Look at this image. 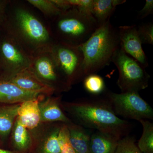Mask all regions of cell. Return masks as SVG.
<instances>
[{"mask_svg": "<svg viewBox=\"0 0 153 153\" xmlns=\"http://www.w3.org/2000/svg\"><path fill=\"white\" fill-rule=\"evenodd\" d=\"M111 62L119 71L117 84L121 92H139L149 86V74L143 66L120 47L113 55Z\"/></svg>", "mask_w": 153, "mask_h": 153, "instance_id": "5", "label": "cell"}, {"mask_svg": "<svg viewBox=\"0 0 153 153\" xmlns=\"http://www.w3.org/2000/svg\"><path fill=\"white\" fill-rule=\"evenodd\" d=\"M72 7L85 13L91 15L93 0H68Z\"/></svg>", "mask_w": 153, "mask_h": 153, "instance_id": "27", "label": "cell"}, {"mask_svg": "<svg viewBox=\"0 0 153 153\" xmlns=\"http://www.w3.org/2000/svg\"><path fill=\"white\" fill-rule=\"evenodd\" d=\"M58 141L60 153H75L70 143L69 131L66 124H62L60 127L58 134Z\"/></svg>", "mask_w": 153, "mask_h": 153, "instance_id": "25", "label": "cell"}, {"mask_svg": "<svg viewBox=\"0 0 153 153\" xmlns=\"http://www.w3.org/2000/svg\"><path fill=\"white\" fill-rule=\"evenodd\" d=\"M60 97L48 96L39 102L41 123H62L67 124L71 121L63 112Z\"/></svg>", "mask_w": 153, "mask_h": 153, "instance_id": "13", "label": "cell"}, {"mask_svg": "<svg viewBox=\"0 0 153 153\" xmlns=\"http://www.w3.org/2000/svg\"><path fill=\"white\" fill-rule=\"evenodd\" d=\"M30 66L40 79L55 91L66 92L71 86L58 67L51 51L40 52L30 58Z\"/></svg>", "mask_w": 153, "mask_h": 153, "instance_id": "9", "label": "cell"}, {"mask_svg": "<svg viewBox=\"0 0 153 153\" xmlns=\"http://www.w3.org/2000/svg\"><path fill=\"white\" fill-rule=\"evenodd\" d=\"M80 46L83 56L82 81L88 75L97 74L111 63L113 55L120 47L118 29L108 21L98 27L89 39Z\"/></svg>", "mask_w": 153, "mask_h": 153, "instance_id": "3", "label": "cell"}, {"mask_svg": "<svg viewBox=\"0 0 153 153\" xmlns=\"http://www.w3.org/2000/svg\"><path fill=\"white\" fill-rule=\"evenodd\" d=\"M104 94L114 112L119 117L139 122L153 119L152 108L139 92L117 93L107 89Z\"/></svg>", "mask_w": 153, "mask_h": 153, "instance_id": "6", "label": "cell"}, {"mask_svg": "<svg viewBox=\"0 0 153 153\" xmlns=\"http://www.w3.org/2000/svg\"><path fill=\"white\" fill-rule=\"evenodd\" d=\"M70 141L75 153H89L90 137L93 130L85 128L71 121L66 124Z\"/></svg>", "mask_w": 153, "mask_h": 153, "instance_id": "18", "label": "cell"}, {"mask_svg": "<svg viewBox=\"0 0 153 153\" xmlns=\"http://www.w3.org/2000/svg\"><path fill=\"white\" fill-rule=\"evenodd\" d=\"M117 29L122 49L145 68L148 67V59L143 49L137 25L122 26Z\"/></svg>", "mask_w": 153, "mask_h": 153, "instance_id": "11", "label": "cell"}, {"mask_svg": "<svg viewBox=\"0 0 153 153\" xmlns=\"http://www.w3.org/2000/svg\"><path fill=\"white\" fill-rule=\"evenodd\" d=\"M1 26L30 57L51 51L56 42L49 23L27 1L10 0Z\"/></svg>", "mask_w": 153, "mask_h": 153, "instance_id": "1", "label": "cell"}, {"mask_svg": "<svg viewBox=\"0 0 153 153\" xmlns=\"http://www.w3.org/2000/svg\"><path fill=\"white\" fill-rule=\"evenodd\" d=\"M49 23L56 41L76 46L84 44L98 27L92 15L74 7L61 12Z\"/></svg>", "mask_w": 153, "mask_h": 153, "instance_id": "4", "label": "cell"}, {"mask_svg": "<svg viewBox=\"0 0 153 153\" xmlns=\"http://www.w3.org/2000/svg\"><path fill=\"white\" fill-rule=\"evenodd\" d=\"M114 153H142L136 143L133 137L127 136L119 140Z\"/></svg>", "mask_w": 153, "mask_h": 153, "instance_id": "24", "label": "cell"}, {"mask_svg": "<svg viewBox=\"0 0 153 153\" xmlns=\"http://www.w3.org/2000/svg\"><path fill=\"white\" fill-rule=\"evenodd\" d=\"M43 95L44 94L25 91L17 87L8 79L0 77L1 104H21L27 100L39 98Z\"/></svg>", "mask_w": 153, "mask_h": 153, "instance_id": "14", "label": "cell"}, {"mask_svg": "<svg viewBox=\"0 0 153 153\" xmlns=\"http://www.w3.org/2000/svg\"><path fill=\"white\" fill-rule=\"evenodd\" d=\"M61 106L75 121L73 122L88 129L107 133L121 139L129 135L132 128L131 123L114 113L104 94L61 102Z\"/></svg>", "mask_w": 153, "mask_h": 153, "instance_id": "2", "label": "cell"}, {"mask_svg": "<svg viewBox=\"0 0 153 153\" xmlns=\"http://www.w3.org/2000/svg\"><path fill=\"white\" fill-rule=\"evenodd\" d=\"M47 96L33 99L22 102L18 111V118L21 123L29 130L36 128L41 124L39 102Z\"/></svg>", "mask_w": 153, "mask_h": 153, "instance_id": "15", "label": "cell"}, {"mask_svg": "<svg viewBox=\"0 0 153 153\" xmlns=\"http://www.w3.org/2000/svg\"><path fill=\"white\" fill-rule=\"evenodd\" d=\"M137 26L138 33L142 44H153L152 22L145 23Z\"/></svg>", "mask_w": 153, "mask_h": 153, "instance_id": "26", "label": "cell"}, {"mask_svg": "<svg viewBox=\"0 0 153 153\" xmlns=\"http://www.w3.org/2000/svg\"><path fill=\"white\" fill-rule=\"evenodd\" d=\"M20 105L5 104L0 106V137L2 139H6L11 134L18 117Z\"/></svg>", "mask_w": 153, "mask_h": 153, "instance_id": "20", "label": "cell"}, {"mask_svg": "<svg viewBox=\"0 0 153 153\" xmlns=\"http://www.w3.org/2000/svg\"><path fill=\"white\" fill-rule=\"evenodd\" d=\"M68 84L72 85L82 81L83 56L80 46L56 41L51 51Z\"/></svg>", "mask_w": 153, "mask_h": 153, "instance_id": "8", "label": "cell"}, {"mask_svg": "<svg viewBox=\"0 0 153 153\" xmlns=\"http://www.w3.org/2000/svg\"><path fill=\"white\" fill-rule=\"evenodd\" d=\"M82 81L84 89L91 96L102 95L107 90L104 79L97 74L88 75Z\"/></svg>", "mask_w": 153, "mask_h": 153, "instance_id": "23", "label": "cell"}, {"mask_svg": "<svg viewBox=\"0 0 153 153\" xmlns=\"http://www.w3.org/2000/svg\"><path fill=\"white\" fill-rule=\"evenodd\" d=\"M41 14L48 23L54 20L61 13L52 0H27Z\"/></svg>", "mask_w": 153, "mask_h": 153, "instance_id": "21", "label": "cell"}, {"mask_svg": "<svg viewBox=\"0 0 153 153\" xmlns=\"http://www.w3.org/2000/svg\"><path fill=\"white\" fill-rule=\"evenodd\" d=\"M0 153H18L16 152L13 150H9L4 149H0Z\"/></svg>", "mask_w": 153, "mask_h": 153, "instance_id": "31", "label": "cell"}, {"mask_svg": "<svg viewBox=\"0 0 153 153\" xmlns=\"http://www.w3.org/2000/svg\"><path fill=\"white\" fill-rule=\"evenodd\" d=\"M62 123H50L49 126H40L30 130L33 137L31 153H60L58 134Z\"/></svg>", "mask_w": 153, "mask_h": 153, "instance_id": "10", "label": "cell"}, {"mask_svg": "<svg viewBox=\"0 0 153 153\" xmlns=\"http://www.w3.org/2000/svg\"><path fill=\"white\" fill-rule=\"evenodd\" d=\"M142 135L138 143V147L142 153H153V123L149 120H141Z\"/></svg>", "mask_w": 153, "mask_h": 153, "instance_id": "22", "label": "cell"}, {"mask_svg": "<svg viewBox=\"0 0 153 153\" xmlns=\"http://www.w3.org/2000/svg\"><path fill=\"white\" fill-rule=\"evenodd\" d=\"M17 87L25 91L52 96L55 91L43 82L30 66L19 71L9 79Z\"/></svg>", "mask_w": 153, "mask_h": 153, "instance_id": "12", "label": "cell"}, {"mask_svg": "<svg viewBox=\"0 0 153 153\" xmlns=\"http://www.w3.org/2000/svg\"><path fill=\"white\" fill-rule=\"evenodd\" d=\"M52 1L61 12L67 10L72 7L68 0H52Z\"/></svg>", "mask_w": 153, "mask_h": 153, "instance_id": "29", "label": "cell"}, {"mask_svg": "<svg viewBox=\"0 0 153 153\" xmlns=\"http://www.w3.org/2000/svg\"><path fill=\"white\" fill-rule=\"evenodd\" d=\"M13 149L18 153H30L33 146V139L30 130L23 125L18 117L11 131Z\"/></svg>", "mask_w": 153, "mask_h": 153, "instance_id": "16", "label": "cell"}, {"mask_svg": "<svg viewBox=\"0 0 153 153\" xmlns=\"http://www.w3.org/2000/svg\"></svg>", "mask_w": 153, "mask_h": 153, "instance_id": "33", "label": "cell"}, {"mask_svg": "<svg viewBox=\"0 0 153 153\" xmlns=\"http://www.w3.org/2000/svg\"><path fill=\"white\" fill-rule=\"evenodd\" d=\"M30 56L16 41L0 29V77L10 79L30 66Z\"/></svg>", "mask_w": 153, "mask_h": 153, "instance_id": "7", "label": "cell"}, {"mask_svg": "<svg viewBox=\"0 0 153 153\" xmlns=\"http://www.w3.org/2000/svg\"><path fill=\"white\" fill-rule=\"evenodd\" d=\"M153 13V1L146 0L143 7L139 12L137 15V19L143 20L146 17Z\"/></svg>", "mask_w": 153, "mask_h": 153, "instance_id": "28", "label": "cell"}, {"mask_svg": "<svg viewBox=\"0 0 153 153\" xmlns=\"http://www.w3.org/2000/svg\"><path fill=\"white\" fill-rule=\"evenodd\" d=\"M120 139L111 134L93 131L91 135L89 153H114Z\"/></svg>", "mask_w": 153, "mask_h": 153, "instance_id": "17", "label": "cell"}, {"mask_svg": "<svg viewBox=\"0 0 153 153\" xmlns=\"http://www.w3.org/2000/svg\"><path fill=\"white\" fill-rule=\"evenodd\" d=\"M1 25H0V29H1Z\"/></svg>", "mask_w": 153, "mask_h": 153, "instance_id": "32", "label": "cell"}, {"mask_svg": "<svg viewBox=\"0 0 153 153\" xmlns=\"http://www.w3.org/2000/svg\"><path fill=\"white\" fill-rule=\"evenodd\" d=\"M126 2L125 0H93L91 13L98 27L110 21L117 7Z\"/></svg>", "mask_w": 153, "mask_h": 153, "instance_id": "19", "label": "cell"}, {"mask_svg": "<svg viewBox=\"0 0 153 153\" xmlns=\"http://www.w3.org/2000/svg\"><path fill=\"white\" fill-rule=\"evenodd\" d=\"M10 0H0V25H1L5 16L7 7Z\"/></svg>", "mask_w": 153, "mask_h": 153, "instance_id": "30", "label": "cell"}]
</instances>
